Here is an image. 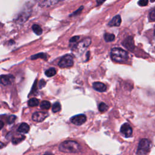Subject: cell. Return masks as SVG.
I'll use <instances>...</instances> for the list:
<instances>
[{"mask_svg":"<svg viewBox=\"0 0 155 155\" xmlns=\"http://www.w3.org/2000/svg\"><path fill=\"white\" fill-rule=\"evenodd\" d=\"M59 150L64 153H76L81 150L80 145L74 141H65L59 146Z\"/></svg>","mask_w":155,"mask_h":155,"instance_id":"6da1fadb","label":"cell"},{"mask_svg":"<svg viewBox=\"0 0 155 155\" xmlns=\"http://www.w3.org/2000/svg\"><path fill=\"white\" fill-rule=\"evenodd\" d=\"M111 58L117 63H124L129 58L127 52L121 48H113L111 50Z\"/></svg>","mask_w":155,"mask_h":155,"instance_id":"7a4b0ae2","label":"cell"},{"mask_svg":"<svg viewBox=\"0 0 155 155\" xmlns=\"http://www.w3.org/2000/svg\"><path fill=\"white\" fill-rule=\"evenodd\" d=\"M152 147L151 142L148 139H142L139 141L136 154L137 155H145L150 152Z\"/></svg>","mask_w":155,"mask_h":155,"instance_id":"3957f363","label":"cell"},{"mask_svg":"<svg viewBox=\"0 0 155 155\" xmlns=\"http://www.w3.org/2000/svg\"><path fill=\"white\" fill-rule=\"evenodd\" d=\"M73 58L70 55H66L61 58L58 66L61 68H68L73 66Z\"/></svg>","mask_w":155,"mask_h":155,"instance_id":"277c9868","label":"cell"},{"mask_svg":"<svg viewBox=\"0 0 155 155\" xmlns=\"http://www.w3.org/2000/svg\"><path fill=\"white\" fill-rule=\"evenodd\" d=\"M86 120H87V118L86 115L83 114L76 115L70 119L71 122L73 124L76 126L83 125V124H84L86 122Z\"/></svg>","mask_w":155,"mask_h":155,"instance_id":"5b68a950","label":"cell"},{"mask_svg":"<svg viewBox=\"0 0 155 155\" xmlns=\"http://www.w3.org/2000/svg\"><path fill=\"white\" fill-rule=\"evenodd\" d=\"M49 116V113L46 112H35L32 116V119L35 122H42Z\"/></svg>","mask_w":155,"mask_h":155,"instance_id":"8992f818","label":"cell"},{"mask_svg":"<svg viewBox=\"0 0 155 155\" xmlns=\"http://www.w3.org/2000/svg\"><path fill=\"white\" fill-rule=\"evenodd\" d=\"M121 133L126 137L132 136L133 133V129L132 127L127 123H125L121 127Z\"/></svg>","mask_w":155,"mask_h":155,"instance_id":"52a82bcc","label":"cell"},{"mask_svg":"<svg viewBox=\"0 0 155 155\" xmlns=\"http://www.w3.org/2000/svg\"><path fill=\"white\" fill-rule=\"evenodd\" d=\"M122 45L129 50H133L135 48L133 39L132 37H129L123 41Z\"/></svg>","mask_w":155,"mask_h":155,"instance_id":"ba28073f","label":"cell"},{"mask_svg":"<svg viewBox=\"0 0 155 155\" xmlns=\"http://www.w3.org/2000/svg\"><path fill=\"white\" fill-rule=\"evenodd\" d=\"M14 80V78L12 75H1V83L4 86H7L11 84Z\"/></svg>","mask_w":155,"mask_h":155,"instance_id":"9c48e42d","label":"cell"},{"mask_svg":"<svg viewBox=\"0 0 155 155\" xmlns=\"http://www.w3.org/2000/svg\"><path fill=\"white\" fill-rule=\"evenodd\" d=\"M121 23V18L120 15H118L114 17L111 21L108 23V26L110 27H118L120 26Z\"/></svg>","mask_w":155,"mask_h":155,"instance_id":"30bf717a","label":"cell"},{"mask_svg":"<svg viewBox=\"0 0 155 155\" xmlns=\"http://www.w3.org/2000/svg\"><path fill=\"white\" fill-rule=\"evenodd\" d=\"M93 88L99 92H104L107 90V86L102 83L95 82L93 84Z\"/></svg>","mask_w":155,"mask_h":155,"instance_id":"8fae6325","label":"cell"},{"mask_svg":"<svg viewBox=\"0 0 155 155\" xmlns=\"http://www.w3.org/2000/svg\"><path fill=\"white\" fill-rule=\"evenodd\" d=\"M30 130V127L27 123H22L17 129V131L21 133H27Z\"/></svg>","mask_w":155,"mask_h":155,"instance_id":"7c38bea8","label":"cell"},{"mask_svg":"<svg viewBox=\"0 0 155 155\" xmlns=\"http://www.w3.org/2000/svg\"><path fill=\"white\" fill-rule=\"evenodd\" d=\"M32 29L34 31V32L37 35H41L42 33V30L41 27L38 24H34L32 27Z\"/></svg>","mask_w":155,"mask_h":155,"instance_id":"4fadbf2b","label":"cell"},{"mask_svg":"<svg viewBox=\"0 0 155 155\" xmlns=\"http://www.w3.org/2000/svg\"><path fill=\"white\" fill-rule=\"evenodd\" d=\"M58 1H41L39 4V6H41L42 7H49L52 5H53L56 3H58Z\"/></svg>","mask_w":155,"mask_h":155,"instance_id":"5bb4252c","label":"cell"},{"mask_svg":"<svg viewBox=\"0 0 155 155\" xmlns=\"http://www.w3.org/2000/svg\"><path fill=\"white\" fill-rule=\"evenodd\" d=\"M51 107V104L48 101H43L40 104V107L42 110H49Z\"/></svg>","mask_w":155,"mask_h":155,"instance_id":"9a60e30c","label":"cell"},{"mask_svg":"<svg viewBox=\"0 0 155 155\" xmlns=\"http://www.w3.org/2000/svg\"><path fill=\"white\" fill-rule=\"evenodd\" d=\"M25 139V136L23 135H20L18 137H15L12 139V143L13 144H18L22 142Z\"/></svg>","mask_w":155,"mask_h":155,"instance_id":"2e32d148","label":"cell"},{"mask_svg":"<svg viewBox=\"0 0 155 155\" xmlns=\"http://www.w3.org/2000/svg\"><path fill=\"white\" fill-rule=\"evenodd\" d=\"M39 100L35 98L29 99L28 101V105L29 107H36L39 105Z\"/></svg>","mask_w":155,"mask_h":155,"instance_id":"e0dca14e","label":"cell"},{"mask_svg":"<svg viewBox=\"0 0 155 155\" xmlns=\"http://www.w3.org/2000/svg\"><path fill=\"white\" fill-rule=\"evenodd\" d=\"M56 70L55 68H53V67L50 68L49 69L46 70L45 72V75L49 78L53 76L54 75H56Z\"/></svg>","mask_w":155,"mask_h":155,"instance_id":"ac0fdd59","label":"cell"},{"mask_svg":"<svg viewBox=\"0 0 155 155\" xmlns=\"http://www.w3.org/2000/svg\"><path fill=\"white\" fill-rule=\"evenodd\" d=\"M104 39L106 42H112L115 39V36L113 34H104Z\"/></svg>","mask_w":155,"mask_h":155,"instance_id":"d6986e66","label":"cell"},{"mask_svg":"<svg viewBox=\"0 0 155 155\" xmlns=\"http://www.w3.org/2000/svg\"><path fill=\"white\" fill-rule=\"evenodd\" d=\"M41 58V59H47V58H48V55H46L45 53H38L37 55H33L31 56V59H38V58Z\"/></svg>","mask_w":155,"mask_h":155,"instance_id":"ffe728a7","label":"cell"},{"mask_svg":"<svg viewBox=\"0 0 155 155\" xmlns=\"http://www.w3.org/2000/svg\"><path fill=\"white\" fill-rule=\"evenodd\" d=\"M61 104L59 102H56L53 104V105L52 106V112L53 113L58 112L61 110Z\"/></svg>","mask_w":155,"mask_h":155,"instance_id":"44dd1931","label":"cell"},{"mask_svg":"<svg viewBox=\"0 0 155 155\" xmlns=\"http://www.w3.org/2000/svg\"><path fill=\"white\" fill-rule=\"evenodd\" d=\"M98 109L101 112H104L108 110V106L104 102H101L99 105Z\"/></svg>","mask_w":155,"mask_h":155,"instance_id":"7402d4cb","label":"cell"},{"mask_svg":"<svg viewBox=\"0 0 155 155\" xmlns=\"http://www.w3.org/2000/svg\"><path fill=\"white\" fill-rule=\"evenodd\" d=\"M148 17H149V20L151 21H155V9L152 10L150 12Z\"/></svg>","mask_w":155,"mask_h":155,"instance_id":"603a6c76","label":"cell"},{"mask_svg":"<svg viewBox=\"0 0 155 155\" xmlns=\"http://www.w3.org/2000/svg\"><path fill=\"white\" fill-rule=\"evenodd\" d=\"M16 119H17L16 116L10 115V116H9V118L7 119V123L9 124H12L15 122V121L16 120Z\"/></svg>","mask_w":155,"mask_h":155,"instance_id":"cb8c5ba5","label":"cell"},{"mask_svg":"<svg viewBox=\"0 0 155 155\" xmlns=\"http://www.w3.org/2000/svg\"><path fill=\"white\" fill-rule=\"evenodd\" d=\"M148 3V1H145V0H141V1H138V4L140 6H146Z\"/></svg>","mask_w":155,"mask_h":155,"instance_id":"d4e9b609","label":"cell"},{"mask_svg":"<svg viewBox=\"0 0 155 155\" xmlns=\"http://www.w3.org/2000/svg\"><path fill=\"white\" fill-rule=\"evenodd\" d=\"M79 39H80V37H79V36L73 37H72V38H70V43L76 42L78 41L79 40Z\"/></svg>","mask_w":155,"mask_h":155,"instance_id":"484cf974","label":"cell"},{"mask_svg":"<svg viewBox=\"0 0 155 155\" xmlns=\"http://www.w3.org/2000/svg\"><path fill=\"white\" fill-rule=\"evenodd\" d=\"M82 9H83V6H81V7H80L76 11H75L74 13H73L72 14V15H78V14H80L81 12V11H82Z\"/></svg>","mask_w":155,"mask_h":155,"instance_id":"4316f807","label":"cell"},{"mask_svg":"<svg viewBox=\"0 0 155 155\" xmlns=\"http://www.w3.org/2000/svg\"><path fill=\"white\" fill-rule=\"evenodd\" d=\"M45 81L44 80H40V81L39 82V88H42V87H44L45 86Z\"/></svg>","mask_w":155,"mask_h":155,"instance_id":"83f0119b","label":"cell"},{"mask_svg":"<svg viewBox=\"0 0 155 155\" xmlns=\"http://www.w3.org/2000/svg\"><path fill=\"white\" fill-rule=\"evenodd\" d=\"M42 155H54V154L53 153H50V152H46V153H45Z\"/></svg>","mask_w":155,"mask_h":155,"instance_id":"f1b7e54d","label":"cell"},{"mask_svg":"<svg viewBox=\"0 0 155 155\" xmlns=\"http://www.w3.org/2000/svg\"><path fill=\"white\" fill-rule=\"evenodd\" d=\"M3 126H4L3 122V121H1V129H2V128L3 127Z\"/></svg>","mask_w":155,"mask_h":155,"instance_id":"f546056e","label":"cell"},{"mask_svg":"<svg viewBox=\"0 0 155 155\" xmlns=\"http://www.w3.org/2000/svg\"><path fill=\"white\" fill-rule=\"evenodd\" d=\"M154 34L155 35V26H154Z\"/></svg>","mask_w":155,"mask_h":155,"instance_id":"4dcf8cb0","label":"cell"}]
</instances>
